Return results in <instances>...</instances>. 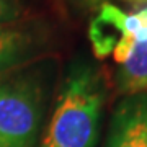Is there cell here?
Listing matches in <instances>:
<instances>
[{
    "label": "cell",
    "instance_id": "6da1fadb",
    "mask_svg": "<svg viewBox=\"0 0 147 147\" xmlns=\"http://www.w3.org/2000/svg\"><path fill=\"white\" fill-rule=\"evenodd\" d=\"M105 98L101 77L88 65L67 75L41 147H93Z\"/></svg>",
    "mask_w": 147,
    "mask_h": 147
},
{
    "label": "cell",
    "instance_id": "7a4b0ae2",
    "mask_svg": "<svg viewBox=\"0 0 147 147\" xmlns=\"http://www.w3.org/2000/svg\"><path fill=\"white\" fill-rule=\"evenodd\" d=\"M41 113L42 92L36 80H0V147H34Z\"/></svg>",
    "mask_w": 147,
    "mask_h": 147
},
{
    "label": "cell",
    "instance_id": "3957f363",
    "mask_svg": "<svg viewBox=\"0 0 147 147\" xmlns=\"http://www.w3.org/2000/svg\"><path fill=\"white\" fill-rule=\"evenodd\" d=\"M108 147H147V95H136L119 106Z\"/></svg>",
    "mask_w": 147,
    "mask_h": 147
},
{
    "label": "cell",
    "instance_id": "277c9868",
    "mask_svg": "<svg viewBox=\"0 0 147 147\" xmlns=\"http://www.w3.org/2000/svg\"><path fill=\"white\" fill-rule=\"evenodd\" d=\"M127 15L113 3H101L98 13L92 18L88 38L93 47V54L98 59L108 57L121 38L126 34Z\"/></svg>",
    "mask_w": 147,
    "mask_h": 147
},
{
    "label": "cell",
    "instance_id": "5b68a950",
    "mask_svg": "<svg viewBox=\"0 0 147 147\" xmlns=\"http://www.w3.org/2000/svg\"><path fill=\"white\" fill-rule=\"evenodd\" d=\"M118 87L129 95L147 92V41L134 44L131 56L118 70Z\"/></svg>",
    "mask_w": 147,
    "mask_h": 147
},
{
    "label": "cell",
    "instance_id": "8992f818",
    "mask_svg": "<svg viewBox=\"0 0 147 147\" xmlns=\"http://www.w3.org/2000/svg\"><path fill=\"white\" fill-rule=\"evenodd\" d=\"M34 42L36 39L31 33L0 25V70L30 56Z\"/></svg>",
    "mask_w": 147,
    "mask_h": 147
},
{
    "label": "cell",
    "instance_id": "52a82bcc",
    "mask_svg": "<svg viewBox=\"0 0 147 147\" xmlns=\"http://www.w3.org/2000/svg\"><path fill=\"white\" fill-rule=\"evenodd\" d=\"M136 44V38L132 36L129 31H126V34L121 38V41L118 42L113 49V59H115V62L118 64H124L127 61V57L131 56V51L132 47Z\"/></svg>",
    "mask_w": 147,
    "mask_h": 147
},
{
    "label": "cell",
    "instance_id": "ba28073f",
    "mask_svg": "<svg viewBox=\"0 0 147 147\" xmlns=\"http://www.w3.org/2000/svg\"><path fill=\"white\" fill-rule=\"evenodd\" d=\"M136 20H137V28L134 33L137 42H144L147 41V7L142 8L141 11L136 13Z\"/></svg>",
    "mask_w": 147,
    "mask_h": 147
},
{
    "label": "cell",
    "instance_id": "9c48e42d",
    "mask_svg": "<svg viewBox=\"0 0 147 147\" xmlns=\"http://www.w3.org/2000/svg\"><path fill=\"white\" fill-rule=\"evenodd\" d=\"M15 16V10L10 0H0V25L11 20Z\"/></svg>",
    "mask_w": 147,
    "mask_h": 147
},
{
    "label": "cell",
    "instance_id": "30bf717a",
    "mask_svg": "<svg viewBox=\"0 0 147 147\" xmlns=\"http://www.w3.org/2000/svg\"><path fill=\"white\" fill-rule=\"evenodd\" d=\"M79 2L80 5L87 7V8H95V7H100L101 3H105V0H75Z\"/></svg>",
    "mask_w": 147,
    "mask_h": 147
},
{
    "label": "cell",
    "instance_id": "8fae6325",
    "mask_svg": "<svg viewBox=\"0 0 147 147\" xmlns=\"http://www.w3.org/2000/svg\"><path fill=\"white\" fill-rule=\"evenodd\" d=\"M124 2H129V3H134V5H142L146 0H124Z\"/></svg>",
    "mask_w": 147,
    "mask_h": 147
},
{
    "label": "cell",
    "instance_id": "7c38bea8",
    "mask_svg": "<svg viewBox=\"0 0 147 147\" xmlns=\"http://www.w3.org/2000/svg\"><path fill=\"white\" fill-rule=\"evenodd\" d=\"M146 2H147V0H146Z\"/></svg>",
    "mask_w": 147,
    "mask_h": 147
}]
</instances>
